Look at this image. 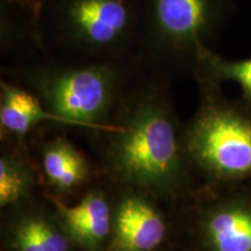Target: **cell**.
Segmentation results:
<instances>
[{
    "label": "cell",
    "instance_id": "13",
    "mask_svg": "<svg viewBox=\"0 0 251 251\" xmlns=\"http://www.w3.org/2000/svg\"><path fill=\"white\" fill-rule=\"evenodd\" d=\"M33 183L27 166L13 152L0 157V205L9 206L23 200Z\"/></svg>",
    "mask_w": 251,
    "mask_h": 251
},
{
    "label": "cell",
    "instance_id": "7",
    "mask_svg": "<svg viewBox=\"0 0 251 251\" xmlns=\"http://www.w3.org/2000/svg\"><path fill=\"white\" fill-rule=\"evenodd\" d=\"M202 229L212 251H251V199L216 200L206 209Z\"/></svg>",
    "mask_w": 251,
    "mask_h": 251
},
{
    "label": "cell",
    "instance_id": "5",
    "mask_svg": "<svg viewBox=\"0 0 251 251\" xmlns=\"http://www.w3.org/2000/svg\"><path fill=\"white\" fill-rule=\"evenodd\" d=\"M57 18L72 43L93 52L122 48L136 23L130 0H57Z\"/></svg>",
    "mask_w": 251,
    "mask_h": 251
},
{
    "label": "cell",
    "instance_id": "12",
    "mask_svg": "<svg viewBox=\"0 0 251 251\" xmlns=\"http://www.w3.org/2000/svg\"><path fill=\"white\" fill-rule=\"evenodd\" d=\"M17 251H69L68 238L57 225L41 214L24 216L14 231Z\"/></svg>",
    "mask_w": 251,
    "mask_h": 251
},
{
    "label": "cell",
    "instance_id": "3",
    "mask_svg": "<svg viewBox=\"0 0 251 251\" xmlns=\"http://www.w3.org/2000/svg\"><path fill=\"white\" fill-rule=\"evenodd\" d=\"M21 79L63 125L97 134L111 129L125 93L124 71L113 63L34 67Z\"/></svg>",
    "mask_w": 251,
    "mask_h": 251
},
{
    "label": "cell",
    "instance_id": "9",
    "mask_svg": "<svg viewBox=\"0 0 251 251\" xmlns=\"http://www.w3.org/2000/svg\"><path fill=\"white\" fill-rule=\"evenodd\" d=\"M55 203L71 236L87 249L98 248L111 231L112 209L101 191H90L75 206Z\"/></svg>",
    "mask_w": 251,
    "mask_h": 251
},
{
    "label": "cell",
    "instance_id": "11",
    "mask_svg": "<svg viewBox=\"0 0 251 251\" xmlns=\"http://www.w3.org/2000/svg\"><path fill=\"white\" fill-rule=\"evenodd\" d=\"M192 71L196 80H205L221 85L224 81H234L242 90L241 99L251 105V57L230 61L205 48L194 59Z\"/></svg>",
    "mask_w": 251,
    "mask_h": 251
},
{
    "label": "cell",
    "instance_id": "14",
    "mask_svg": "<svg viewBox=\"0 0 251 251\" xmlns=\"http://www.w3.org/2000/svg\"><path fill=\"white\" fill-rule=\"evenodd\" d=\"M12 4H17L20 7L26 9L30 13L33 19L39 20L40 15L42 13V11L45 9L46 5L51 0H8Z\"/></svg>",
    "mask_w": 251,
    "mask_h": 251
},
{
    "label": "cell",
    "instance_id": "4",
    "mask_svg": "<svg viewBox=\"0 0 251 251\" xmlns=\"http://www.w3.org/2000/svg\"><path fill=\"white\" fill-rule=\"evenodd\" d=\"M227 0H147L152 45L191 67L218 33L228 14Z\"/></svg>",
    "mask_w": 251,
    "mask_h": 251
},
{
    "label": "cell",
    "instance_id": "8",
    "mask_svg": "<svg viewBox=\"0 0 251 251\" xmlns=\"http://www.w3.org/2000/svg\"><path fill=\"white\" fill-rule=\"evenodd\" d=\"M43 124L63 125L29 90L2 80L0 83L1 134L23 143L34 128Z\"/></svg>",
    "mask_w": 251,
    "mask_h": 251
},
{
    "label": "cell",
    "instance_id": "6",
    "mask_svg": "<svg viewBox=\"0 0 251 251\" xmlns=\"http://www.w3.org/2000/svg\"><path fill=\"white\" fill-rule=\"evenodd\" d=\"M114 249L117 251H152L165 236V222L147 197L126 194L119 201L114 219Z\"/></svg>",
    "mask_w": 251,
    "mask_h": 251
},
{
    "label": "cell",
    "instance_id": "10",
    "mask_svg": "<svg viewBox=\"0 0 251 251\" xmlns=\"http://www.w3.org/2000/svg\"><path fill=\"white\" fill-rule=\"evenodd\" d=\"M42 166L49 184L59 192H69L89 177V164L80 150L63 136L42 146Z\"/></svg>",
    "mask_w": 251,
    "mask_h": 251
},
{
    "label": "cell",
    "instance_id": "1",
    "mask_svg": "<svg viewBox=\"0 0 251 251\" xmlns=\"http://www.w3.org/2000/svg\"><path fill=\"white\" fill-rule=\"evenodd\" d=\"M106 158L114 177L136 190L175 194L184 186L183 125L161 86L125 92L111 120Z\"/></svg>",
    "mask_w": 251,
    "mask_h": 251
},
{
    "label": "cell",
    "instance_id": "2",
    "mask_svg": "<svg viewBox=\"0 0 251 251\" xmlns=\"http://www.w3.org/2000/svg\"><path fill=\"white\" fill-rule=\"evenodd\" d=\"M196 81L199 103L183 125L187 161L215 181L251 178V105L227 99L218 84Z\"/></svg>",
    "mask_w": 251,
    "mask_h": 251
}]
</instances>
